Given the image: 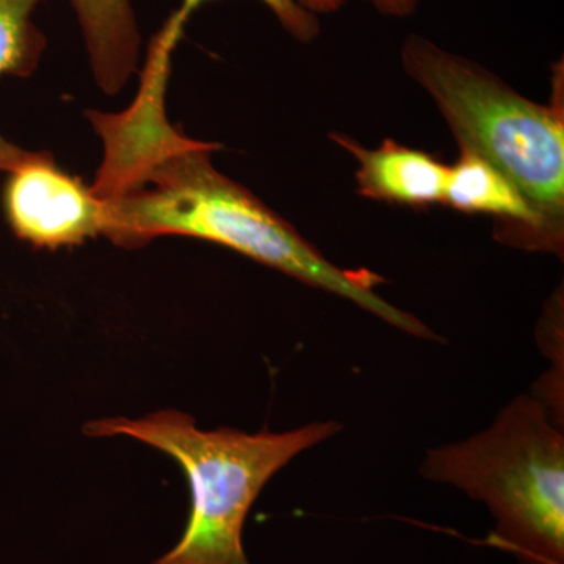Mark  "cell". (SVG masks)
Returning <instances> with one entry per match:
<instances>
[{"mask_svg":"<svg viewBox=\"0 0 564 564\" xmlns=\"http://www.w3.org/2000/svg\"><path fill=\"white\" fill-rule=\"evenodd\" d=\"M218 148L193 140L152 166L139 188L107 203L110 220L104 237L128 250L170 236L221 245L304 284L350 300L411 336L437 340L419 318L375 292L384 281L380 274L334 265L291 223L215 170L210 155Z\"/></svg>","mask_w":564,"mask_h":564,"instance_id":"1","label":"cell"},{"mask_svg":"<svg viewBox=\"0 0 564 564\" xmlns=\"http://www.w3.org/2000/svg\"><path fill=\"white\" fill-rule=\"evenodd\" d=\"M337 422H317L284 433L199 430L192 415L165 410L141 419L88 422L90 437L128 436L181 464L191 486V514L180 543L152 564H250L245 521L263 486L295 456L339 433Z\"/></svg>","mask_w":564,"mask_h":564,"instance_id":"2","label":"cell"},{"mask_svg":"<svg viewBox=\"0 0 564 564\" xmlns=\"http://www.w3.org/2000/svg\"><path fill=\"white\" fill-rule=\"evenodd\" d=\"M402 62L408 76L436 102L459 150L475 152L513 182L563 248V63L555 65V98L541 106L425 36L404 40Z\"/></svg>","mask_w":564,"mask_h":564,"instance_id":"3","label":"cell"},{"mask_svg":"<svg viewBox=\"0 0 564 564\" xmlns=\"http://www.w3.org/2000/svg\"><path fill=\"white\" fill-rule=\"evenodd\" d=\"M421 474L488 505L491 543L524 564H564L563 426L521 395L485 432L433 448Z\"/></svg>","mask_w":564,"mask_h":564,"instance_id":"4","label":"cell"},{"mask_svg":"<svg viewBox=\"0 0 564 564\" xmlns=\"http://www.w3.org/2000/svg\"><path fill=\"white\" fill-rule=\"evenodd\" d=\"M180 40L181 35L166 25L152 39L131 107L120 113L87 111L104 147L101 166L91 188L106 203L117 202L139 188L152 166L193 141L174 128L165 110L172 55Z\"/></svg>","mask_w":564,"mask_h":564,"instance_id":"5","label":"cell"},{"mask_svg":"<svg viewBox=\"0 0 564 564\" xmlns=\"http://www.w3.org/2000/svg\"><path fill=\"white\" fill-rule=\"evenodd\" d=\"M6 220L17 239L39 250L77 247L104 236L109 204L52 158L31 151L7 172L2 192Z\"/></svg>","mask_w":564,"mask_h":564,"instance_id":"6","label":"cell"},{"mask_svg":"<svg viewBox=\"0 0 564 564\" xmlns=\"http://www.w3.org/2000/svg\"><path fill=\"white\" fill-rule=\"evenodd\" d=\"M443 204L463 214L496 218L497 239L505 243L562 254L563 248L545 231L521 191L475 152L459 150L458 161L448 166Z\"/></svg>","mask_w":564,"mask_h":564,"instance_id":"7","label":"cell"},{"mask_svg":"<svg viewBox=\"0 0 564 564\" xmlns=\"http://www.w3.org/2000/svg\"><path fill=\"white\" fill-rule=\"evenodd\" d=\"M332 140L359 163L356 172L359 195L399 206L443 204L448 166L429 152L393 140H386L375 150H367L351 137L339 133H332Z\"/></svg>","mask_w":564,"mask_h":564,"instance_id":"8","label":"cell"},{"mask_svg":"<svg viewBox=\"0 0 564 564\" xmlns=\"http://www.w3.org/2000/svg\"><path fill=\"white\" fill-rule=\"evenodd\" d=\"M96 84L117 95L137 70L140 32L132 0H69Z\"/></svg>","mask_w":564,"mask_h":564,"instance_id":"9","label":"cell"},{"mask_svg":"<svg viewBox=\"0 0 564 564\" xmlns=\"http://www.w3.org/2000/svg\"><path fill=\"white\" fill-rule=\"evenodd\" d=\"M43 0H0V77H29L40 65L46 39L33 22ZM28 150L0 135V173L24 161Z\"/></svg>","mask_w":564,"mask_h":564,"instance_id":"10","label":"cell"},{"mask_svg":"<svg viewBox=\"0 0 564 564\" xmlns=\"http://www.w3.org/2000/svg\"><path fill=\"white\" fill-rule=\"evenodd\" d=\"M210 0H182L180 9L174 11L172 20L185 28L188 18L195 13L199 7ZM285 32L300 41V43H311L321 35L322 28L318 21V14H332L343 9L347 0H261Z\"/></svg>","mask_w":564,"mask_h":564,"instance_id":"11","label":"cell"},{"mask_svg":"<svg viewBox=\"0 0 564 564\" xmlns=\"http://www.w3.org/2000/svg\"><path fill=\"white\" fill-rule=\"evenodd\" d=\"M364 2L370 3L378 13L384 14V17L406 18L417 10L422 0H364Z\"/></svg>","mask_w":564,"mask_h":564,"instance_id":"12","label":"cell"}]
</instances>
